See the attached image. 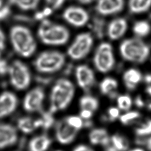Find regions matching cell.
Listing matches in <instances>:
<instances>
[{
	"instance_id": "cell-2",
	"label": "cell",
	"mask_w": 151,
	"mask_h": 151,
	"mask_svg": "<svg viewBox=\"0 0 151 151\" xmlns=\"http://www.w3.org/2000/svg\"><path fill=\"white\" fill-rule=\"evenodd\" d=\"M74 94V86L69 80H58L51 90L50 112L54 113L66 108L71 102Z\"/></svg>"
},
{
	"instance_id": "cell-9",
	"label": "cell",
	"mask_w": 151,
	"mask_h": 151,
	"mask_svg": "<svg viewBox=\"0 0 151 151\" xmlns=\"http://www.w3.org/2000/svg\"><path fill=\"white\" fill-rule=\"evenodd\" d=\"M45 97V93L42 88L38 86L34 88L25 97L23 103V108L28 113L40 110Z\"/></svg>"
},
{
	"instance_id": "cell-48",
	"label": "cell",
	"mask_w": 151,
	"mask_h": 151,
	"mask_svg": "<svg viewBox=\"0 0 151 151\" xmlns=\"http://www.w3.org/2000/svg\"></svg>"
},
{
	"instance_id": "cell-4",
	"label": "cell",
	"mask_w": 151,
	"mask_h": 151,
	"mask_svg": "<svg viewBox=\"0 0 151 151\" xmlns=\"http://www.w3.org/2000/svg\"><path fill=\"white\" fill-rule=\"evenodd\" d=\"M38 36L45 45L61 46L69 40L70 32L65 27L49 21H44L38 29Z\"/></svg>"
},
{
	"instance_id": "cell-14",
	"label": "cell",
	"mask_w": 151,
	"mask_h": 151,
	"mask_svg": "<svg viewBox=\"0 0 151 151\" xmlns=\"http://www.w3.org/2000/svg\"><path fill=\"white\" fill-rule=\"evenodd\" d=\"M18 98L10 92H5L0 95V118L8 116L14 113L18 105Z\"/></svg>"
},
{
	"instance_id": "cell-26",
	"label": "cell",
	"mask_w": 151,
	"mask_h": 151,
	"mask_svg": "<svg viewBox=\"0 0 151 151\" xmlns=\"http://www.w3.org/2000/svg\"><path fill=\"white\" fill-rule=\"evenodd\" d=\"M110 143L119 151H127L129 147V142L124 137L116 134L110 138Z\"/></svg>"
},
{
	"instance_id": "cell-37",
	"label": "cell",
	"mask_w": 151,
	"mask_h": 151,
	"mask_svg": "<svg viewBox=\"0 0 151 151\" xmlns=\"http://www.w3.org/2000/svg\"><path fill=\"white\" fill-rule=\"evenodd\" d=\"M93 113V112L87 109H81V111L80 113V116L83 119L88 120L92 117Z\"/></svg>"
},
{
	"instance_id": "cell-6",
	"label": "cell",
	"mask_w": 151,
	"mask_h": 151,
	"mask_svg": "<svg viewBox=\"0 0 151 151\" xmlns=\"http://www.w3.org/2000/svg\"><path fill=\"white\" fill-rule=\"evenodd\" d=\"M8 75L10 83L17 90H25L31 83L30 70L28 66L20 60H15L9 64Z\"/></svg>"
},
{
	"instance_id": "cell-32",
	"label": "cell",
	"mask_w": 151,
	"mask_h": 151,
	"mask_svg": "<svg viewBox=\"0 0 151 151\" xmlns=\"http://www.w3.org/2000/svg\"><path fill=\"white\" fill-rule=\"evenodd\" d=\"M11 9L9 6L4 5L0 8V21H4L10 16Z\"/></svg>"
},
{
	"instance_id": "cell-33",
	"label": "cell",
	"mask_w": 151,
	"mask_h": 151,
	"mask_svg": "<svg viewBox=\"0 0 151 151\" xmlns=\"http://www.w3.org/2000/svg\"><path fill=\"white\" fill-rule=\"evenodd\" d=\"M9 64L6 60L0 57V76H4L8 74Z\"/></svg>"
},
{
	"instance_id": "cell-5",
	"label": "cell",
	"mask_w": 151,
	"mask_h": 151,
	"mask_svg": "<svg viewBox=\"0 0 151 151\" xmlns=\"http://www.w3.org/2000/svg\"><path fill=\"white\" fill-rule=\"evenodd\" d=\"M65 62V56L60 52L45 51L37 56L34 61V66L39 73L52 74L60 70Z\"/></svg>"
},
{
	"instance_id": "cell-39",
	"label": "cell",
	"mask_w": 151,
	"mask_h": 151,
	"mask_svg": "<svg viewBox=\"0 0 151 151\" xmlns=\"http://www.w3.org/2000/svg\"><path fill=\"white\" fill-rule=\"evenodd\" d=\"M73 151H94L93 150L85 145H78L74 149Z\"/></svg>"
},
{
	"instance_id": "cell-24",
	"label": "cell",
	"mask_w": 151,
	"mask_h": 151,
	"mask_svg": "<svg viewBox=\"0 0 151 151\" xmlns=\"http://www.w3.org/2000/svg\"><path fill=\"white\" fill-rule=\"evenodd\" d=\"M80 106L81 109H87L94 113L98 109L99 102L94 97L86 95L80 99Z\"/></svg>"
},
{
	"instance_id": "cell-10",
	"label": "cell",
	"mask_w": 151,
	"mask_h": 151,
	"mask_svg": "<svg viewBox=\"0 0 151 151\" xmlns=\"http://www.w3.org/2000/svg\"><path fill=\"white\" fill-rule=\"evenodd\" d=\"M63 18L73 27H82L88 23L89 16L84 8L78 6H70L64 10Z\"/></svg>"
},
{
	"instance_id": "cell-25",
	"label": "cell",
	"mask_w": 151,
	"mask_h": 151,
	"mask_svg": "<svg viewBox=\"0 0 151 151\" xmlns=\"http://www.w3.org/2000/svg\"><path fill=\"white\" fill-rule=\"evenodd\" d=\"M10 4L16 6L21 10L35 9L39 4L40 0H9Z\"/></svg>"
},
{
	"instance_id": "cell-19",
	"label": "cell",
	"mask_w": 151,
	"mask_h": 151,
	"mask_svg": "<svg viewBox=\"0 0 151 151\" xmlns=\"http://www.w3.org/2000/svg\"><path fill=\"white\" fill-rule=\"evenodd\" d=\"M51 140L45 135L37 136L31 139L28 145L29 151H47L51 144Z\"/></svg>"
},
{
	"instance_id": "cell-28",
	"label": "cell",
	"mask_w": 151,
	"mask_h": 151,
	"mask_svg": "<svg viewBox=\"0 0 151 151\" xmlns=\"http://www.w3.org/2000/svg\"><path fill=\"white\" fill-rule=\"evenodd\" d=\"M135 134L139 137L151 134V120H147L135 128Z\"/></svg>"
},
{
	"instance_id": "cell-20",
	"label": "cell",
	"mask_w": 151,
	"mask_h": 151,
	"mask_svg": "<svg viewBox=\"0 0 151 151\" xmlns=\"http://www.w3.org/2000/svg\"><path fill=\"white\" fill-rule=\"evenodd\" d=\"M118 86V82L112 77L105 78L101 82L100 90L102 94L114 98L116 96V90Z\"/></svg>"
},
{
	"instance_id": "cell-17",
	"label": "cell",
	"mask_w": 151,
	"mask_h": 151,
	"mask_svg": "<svg viewBox=\"0 0 151 151\" xmlns=\"http://www.w3.org/2000/svg\"><path fill=\"white\" fill-rule=\"evenodd\" d=\"M142 79V75L141 72L134 68L127 70L123 75V80L125 86L129 90H135Z\"/></svg>"
},
{
	"instance_id": "cell-46",
	"label": "cell",
	"mask_w": 151,
	"mask_h": 151,
	"mask_svg": "<svg viewBox=\"0 0 151 151\" xmlns=\"http://www.w3.org/2000/svg\"><path fill=\"white\" fill-rule=\"evenodd\" d=\"M4 5L3 4V0H0V8L2 7Z\"/></svg>"
},
{
	"instance_id": "cell-23",
	"label": "cell",
	"mask_w": 151,
	"mask_h": 151,
	"mask_svg": "<svg viewBox=\"0 0 151 151\" xmlns=\"http://www.w3.org/2000/svg\"><path fill=\"white\" fill-rule=\"evenodd\" d=\"M151 30V25L146 21H138L133 25V33L138 38L147 36L149 35Z\"/></svg>"
},
{
	"instance_id": "cell-45",
	"label": "cell",
	"mask_w": 151,
	"mask_h": 151,
	"mask_svg": "<svg viewBox=\"0 0 151 151\" xmlns=\"http://www.w3.org/2000/svg\"><path fill=\"white\" fill-rule=\"evenodd\" d=\"M147 108L149 109L150 110H151V99H150L147 102Z\"/></svg>"
},
{
	"instance_id": "cell-11",
	"label": "cell",
	"mask_w": 151,
	"mask_h": 151,
	"mask_svg": "<svg viewBox=\"0 0 151 151\" xmlns=\"http://www.w3.org/2000/svg\"><path fill=\"white\" fill-rule=\"evenodd\" d=\"M75 76L77 83L83 90L89 89L95 82L94 72L87 65H78L75 70Z\"/></svg>"
},
{
	"instance_id": "cell-15",
	"label": "cell",
	"mask_w": 151,
	"mask_h": 151,
	"mask_svg": "<svg viewBox=\"0 0 151 151\" xmlns=\"http://www.w3.org/2000/svg\"><path fill=\"white\" fill-rule=\"evenodd\" d=\"M18 140L16 129L8 124L0 123V149L14 145Z\"/></svg>"
},
{
	"instance_id": "cell-34",
	"label": "cell",
	"mask_w": 151,
	"mask_h": 151,
	"mask_svg": "<svg viewBox=\"0 0 151 151\" xmlns=\"http://www.w3.org/2000/svg\"><path fill=\"white\" fill-rule=\"evenodd\" d=\"M65 0H45L47 4L53 9H57L61 7Z\"/></svg>"
},
{
	"instance_id": "cell-13",
	"label": "cell",
	"mask_w": 151,
	"mask_h": 151,
	"mask_svg": "<svg viewBox=\"0 0 151 151\" xmlns=\"http://www.w3.org/2000/svg\"><path fill=\"white\" fill-rule=\"evenodd\" d=\"M78 131L68 124L65 120H63L57 124L55 129V136L59 143L66 145L73 141Z\"/></svg>"
},
{
	"instance_id": "cell-27",
	"label": "cell",
	"mask_w": 151,
	"mask_h": 151,
	"mask_svg": "<svg viewBox=\"0 0 151 151\" xmlns=\"http://www.w3.org/2000/svg\"><path fill=\"white\" fill-rule=\"evenodd\" d=\"M117 103L119 108L123 111L129 110L132 105V100L130 96L127 95H123L117 98Z\"/></svg>"
},
{
	"instance_id": "cell-21",
	"label": "cell",
	"mask_w": 151,
	"mask_h": 151,
	"mask_svg": "<svg viewBox=\"0 0 151 151\" xmlns=\"http://www.w3.org/2000/svg\"><path fill=\"white\" fill-rule=\"evenodd\" d=\"M128 7L133 14H143L151 8V0H129Z\"/></svg>"
},
{
	"instance_id": "cell-35",
	"label": "cell",
	"mask_w": 151,
	"mask_h": 151,
	"mask_svg": "<svg viewBox=\"0 0 151 151\" xmlns=\"http://www.w3.org/2000/svg\"><path fill=\"white\" fill-rule=\"evenodd\" d=\"M119 115H120V111L117 108L111 107L108 109V118L111 121L116 120Z\"/></svg>"
},
{
	"instance_id": "cell-47",
	"label": "cell",
	"mask_w": 151,
	"mask_h": 151,
	"mask_svg": "<svg viewBox=\"0 0 151 151\" xmlns=\"http://www.w3.org/2000/svg\"><path fill=\"white\" fill-rule=\"evenodd\" d=\"M131 151H144L143 150L141 149H135Z\"/></svg>"
},
{
	"instance_id": "cell-3",
	"label": "cell",
	"mask_w": 151,
	"mask_h": 151,
	"mask_svg": "<svg viewBox=\"0 0 151 151\" xmlns=\"http://www.w3.org/2000/svg\"><path fill=\"white\" fill-rule=\"evenodd\" d=\"M119 51L123 59L135 64H142L149 57V45L139 38L126 39L121 43Z\"/></svg>"
},
{
	"instance_id": "cell-30",
	"label": "cell",
	"mask_w": 151,
	"mask_h": 151,
	"mask_svg": "<svg viewBox=\"0 0 151 151\" xmlns=\"http://www.w3.org/2000/svg\"><path fill=\"white\" fill-rule=\"evenodd\" d=\"M140 114L137 111H131L121 115L120 120L123 124L127 125L133 122V121L140 118Z\"/></svg>"
},
{
	"instance_id": "cell-18",
	"label": "cell",
	"mask_w": 151,
	"mask_h": 151,
	"mask_svg": "<svg viewBox=\"0 0 151 151\" xmlns=\"http://www.w3.org/2000/svg\"><path fill=\"white\" fill-rule=\"evenodd\" d=\"M90 143L93 145H102L106 147L110 143V138L107 131L104 128H96L89 135Z\"/></svg>"
},
{
	"instance_id": "cell-40",
	"label": "cell",
	"mask_w": 151,
	"mask_h": 151,
	"mask_svg": "<svg viewBox=\"0 0 151 151\" xmlns=\"http://www.w3.org/2000/svg\"><path fill=\"white\" fill-rule=\"evenodd\" d=\"M135 105L138 108H142L145 106V102L140 96H137L135 100Z\"/></svg>"
},
{
	"instance_id": "cell-44",
	"label": "cell",
	"mask_w": 151,
	"mask_h": 151,
	"mask_svg": "<svg viewBox=\"0 0 151 151\" xmlns=\"http://www.w3.org/2000/svg\"><path fill=\"white\" fill-rule=\"evenodd\" d=\"M145 92L151 97V86H148L147 88H146Z\"/></svg>"
},
{
	"instance_id": "cell-38",
	"label": "cell",
	"mask_w": 151,
	"mask_h": 151,
	"mask_svg": "<svg viewBox=\"0 0 151 151\" xmlns=\"http://www.w3.org/2000/svg\"><path fill=\"white\" fill-rule=\"evenodd\" d=\"M136 142L138 144H145L148 150L151 151V137L147 138V140L137 139L136 141Z\"/></svg>"
},
{
	"instance_id": "cell-43",
	"label": "cell",
	"mask_w": 151,
	"mask_h": 151,
	"mask_svg": "<svg viewBox=\"0 0 151 151\" xmlns=\"http://www.w3.org/2000/svg\"><path fill=\"white\" fill-rule=\"evenodd\" d=\"M145 81L147 83H151V75H147L145 78Z\"/></svg>"
},
{
	"instance_id": "cell-41",
	"label": "cell",
	"mask_w": 151,
	"mask_h": 151,
	"mask_svg": "<svg viewBox=\"0 0 151 151\" xmlns=\"http://www.w3.org/2000/svg\"><path fill=\"white\" fill-rule=\"evenodd\" d=\"M105 151H119L118 150L112 145L111 143H110L109 145L106 146L105 147Z\"/></svg>"
},
{
	"instance_id": "cell-1",
	"label": "cell",
	"mask_w": 151,
	"mask_h": 151,
	"mask_svg": "<svg viewBox=\"0 0 151 151\" xmlns=\"http://www.w3.org/2000/svg\"><path fill=\"white\" fill-rule=\"evenodd\" d=\"M9 39L14 51L22 57H29L35 53L37 44L30 30L22 25L12 27Z\"/></svg>"
},
{
	"instance_id": "cell-12",
	"label": "cell",
	"mask_w": 151,
	"mask_h": 151,
	"mask_svg": "<svg viewBox=\"0 0 151 151\" xmlns=\"http://www.w3.org/2000/svg\"><path fill=\"white\" fill-rule=\"evenodd\" d=\"M124 5V0H98L96 9L102 16H110L121 12Z\"/></svg>"
},
{
	"instance_id": "cell-8",
	"label": "cell",
	"mask_w": 151,
	"mask_h": 151,
	"mask_svg": "<svg viewBox=\"0 0 151 151\" xmlns=\"http://www.w3.org/2000/svg\"><path fill=\"white\" fill-rule=\"evenodd\" d=\"M93 43L92 35L88 32L81 33L70 45L67 54L71 59L81 60L88 55Z\"/></svg>"
},
{
	"instance_id": "cell-42",
	"label": "cell",
	"mask_w": 151,
	"mask_h": 151,
	"mask_svg": "<svg viewBox=\"0 0 151 151\" xmlns=\"http://www.w3.org/2000/svg\"><path fill=\"white\" fill-rule=\"evenodd\" d=\"M78 2L83 4H89L91 3L94 0H77Z\"/></svg>"
},
{
	"instance_id": "cell-31",
	"label": "cell",
	"mask_w": 151,
	"mask_h": 151,
	"mask_svg": "<svg viewBox=\"0 0 151 151\" xmlns=\"http://www.w3.org/2000/svg\"><path fill=\"white\" fill-rule=\"evenodd\" d=\"M51 112H43L41 119L42 122V127L45 129L50 128L54 123V118Z\"/></svg>"
},
{
	"instance_id": "cell-36",
	"label": "cell",
	"mask_w": 151,
	"mask_h": 151,
	"mask_svg": "<svg viewBox=\"0 0 151 151\" xmlns=\"http://www.w3.org/2000/svg\"><path fill=\"white\" fill-rule=\"evenodd\" d=\"M6 47V36L4 31L0 28V57H1Z\"/></svg>"
},
{
	"instance_id": "cell-16",
	"label": "cell",
	"mask_w": 151,
	"mask_h": 151,
	"mask_svg": "<svg viewBox=\"0 0 151 151\" xmlns=\"http://www.w3.org/2000/svg\"><path fill=\"white\" fill-rule=\"evenodd\" d=\"M128 29V23L123 18H118L112 20L108 25L107 34L112 41L118 40L124 36Z\"/></svg>"
},
{
	"instance_id": "cell-22",
	"label": "cell",
	"mask_w": 151,
	"mask_h": 151,
	"mask_svg": "<svg viewBox=\"0 0 151 151\" xmlns=\"http://www.w3.org/2000/svg\"><path fill=\"white\" fill-rule=\"evenodd\" d=\"M17 126L20 131L25 134L32 133L38 128L36 124V120L25 116L19 118L17 121Z\"/></svg>"
},
{
	"instance_id": "cell-29",
	"label": "cell",
	"mask_w": 151,
	"mask_h": 151,
	"mask_svg": "<svg viewBox=\"0 0 151 151\" xmlns=\"http://www.w3.org/2000/svg\"><path fill=\"white\" fill-rule=\"evenodd\" d=\"M65 120L68 124L78 131H79L84 126V122L81 116H68Z\"/></svg>"
},
{
	"instance_id": "cell-7",
	"label": "cell",
	"mask_w": 151,
	"mask_h": 151,
	"mask_svg": "<svg viewBox=\"0 0 151 151\" xmlns=\"http://www.w3.org/2000/svg\"><path fill=\"white\" fill-rule=\"evenodd\" d=\"M93 63L96 70L102 73L109 72L114 68L115 57L109 43L104 42L99 45L94 53Z\"/></svg>"
}]
</instances>
